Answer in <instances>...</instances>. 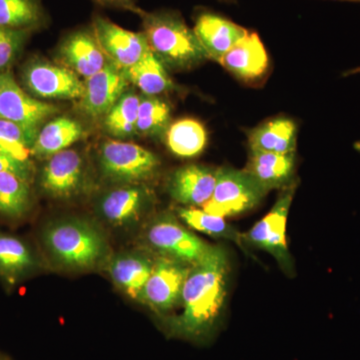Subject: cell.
I'll return each instance as SVG.
<instances>
[{
  "label": "cell",
  "mask_w": 360,
  "mask_h": 360,
  "mask_svg": "<svg viewBox=\"0 0 360 360\" xmlns=\"http://www.w3.org/2000/svg\"><path fill=\"white\" fill-rule=\"evenodd\" d=\"M172 110L160 96L141 94L136 120V134L141 136L163 137L170 127Z\"/></svg>",
  "instance_id": "484cf974"
},
{
  "label": "cell",
  "mask_w": 360,
  "mask_h": 360,
  "mask_svg": "<svg viewBox=\"0 0 360 360\" xmlns=\"http://www.w3.org/2000/svg\"><path fill=\"white\" fill-rule=\"evenodd\" d=\"M193 32L206 58L219 63L224 54L243 39L248 30L224 16L205 11L196 16Z\"/></svg>",
  "instance_id": "9a60e30c"
},
{
  "label": "cell",
  "mask_w": 360,
  "mask_h": 360,
  "mask_svg": "<svg viewBox=\"0 0 360 360\" xmlns=\"http://www.w3.org/2000/svg\"><path fill=\"white\" fill-rule=\"evenodd\" d=\"M84 135V127L79 122L68 116H59L39 129L33 142L32 155L47 160L65 150Z\"/></svg>",
  "instance_id": "44dd1931"
},
{
  "label": "cell",
  "mask_w": 360,
  "mask_h": 360,
  "mask_svg": "<svg viewBox=\"0 0 360 360\" xmlns=\"http://www.w3.org/2000/svg\"><path fill=\"white\" fill-rule=\"evenodd\" d=\"M23 84L35 97L58 101H79L84 80L70 68L44 59H35L23 70Z\"/></svg>",
  "instance_id": "ba28073f"
},
{
  "label": "cell",
  "mask_w": 360,
  "mask_h": 360,
  "mask_svg": "<svg viewBox=\"0 0 360 360\" xmlns=\"http://www.w3.org/2000/svg\"><path fill=\"white\" fill-rule=\"evenodd\" d=\"M153 264L137 255H122L110 262V272L116 285L134 300H141Z\"/></svg>",
  "instance_id": "603a6c76"
},
{
  "label": "cell",
  "mask_w": 360,
  "mask_h": 360,
  "mask_svg": "<svg viewBox=\"0 0 360 360\" xmlns=\"http://www.w3.org/2000/svg\"><path fill=\"white\" fill-rule=\"evenodd\" d=\"M167 148L179 158H194L205 148L207 134L200 122L191 118L177 120L168 127Z\"/></svg>",
  "instance_id": "cb8c5ba5"
},
{
  "label": "cell",
  "mask_w": 360,
  "mask_h": 360,
  "mask_svg": "<svg viewBox=\"0 0 360 360\" xmlns=\"http://www.w3.org/2000/svg\"><path fill=\"white\" fill-rule=\"evenodd\" d=\"M44 20L40 0H0V26L30 30Z\"/></svg>",
  "instance_id": "f1b7e54d"
},
{
  "label": "cell",
  "mask_w": 360,
  "mask_h": 360,
  "mask_svg": "<svg viewBox=\"0 0 360 360\" xmlns=\"http://www.w3.org/2000/svg\"><path fill=\"white\" fill-rule=\"evenodd\" d=\"M295 191V181L281 189L270 212L250 231L243 233L245 245L269 252L288 274L292 272L293 265L286 240V224Z\"/></svg>",
  "instance_id": "277c9868"
},
{
  "label": "cell",
  "mask_w": 360,
  "mask_h": 360,
  "mask_svg": "<svg viewBox=\"0 0 360 360\" xmlns=\"http://www.w3.org/2000/svg\"><path fill=\"white\" fill-rule=\"evenodd\" d=\"M99 162L108 179L127 184L151 179L160 165V158L148 149L120 139H108L101 144Z\"/></svg>",
  "instance_id": "8992f818"
},
{
  "label": "cell",
  "mask_w": 360,
  "mask_h": 360,
  "mask_svg": "<svg viewBox=\"0 0 360 360\" xmlns=\"http://www.w3.org/2000/svg\"><path fill=\"white\" fill-rule=\"evenodd\" d=\"M34 265L27 246L13 236H0V276L8 283H15Z\"/></svg>",
  "instance_id": "4316f807"
},
{
  "label": "cell",
  "mask_w": 360,
  "mask_h": 360,
  "mask_svg": "<svg viewBox=\"0 0 360 360\" xmlns=\"http://www.w3.org/2000/svg\"><path fill=\"white\" fill-rule=\"evenodd\" d=\"M179 217L194 231L203 232L212 238L233 241L240 248H245L243 233L225 221L224 217L210 214L195 207L179 208Z\"/></svg>",
  "instance_id": "83f0119b"
},
{
  "label": "cell",
  "mask_w": 360,
  "mask_h": 360,
  "mask_svg": "<svg viewBox=\"0 0 360 360\" xmlns=\"http://www.w3.org/2000/svg\"><path fill=\"white\" fill-rule=\"evenodd\" d=\"M341 1H356V2H360V0H341Z\"/></svg>",
  "instance_id": "74e56055"
},
{
  "label": "cell",
  "mask_w": 360,
  "mask_h": 360,
  "mask_svg": "<svg viewBox=\"0 0 360 360\" xmlns=\"http://www.w3.org/2000/svg\"><path fill=\"white\" fill-rule=\"evenodd\" d=\"M297 127L293 120L276 117L266 120L248 134L250 150L290 155L295 153Z\"/></svg>",
  "instance_id": "ffe728a7"
},
{
  "label": "cell",
  "mask_w": 360,
  "mask_h": 360,
  "mask_svg": "<svg viewBox=\"0 0 360 360\" xmlns=\"http://www.w3.org/2000/svg\"><path fill=\"white\" fill-rule=\"evenodd\" d=\"M47 250L65 266L86 269L96 264L105 252L101 232L82 220L56 222L44 233Z\"/></svg>",
  "instance_id": "3957f363"
},
{
  "label": "cell",
  "mask_w": 360,
  "mask_h": 360,
  "mask_svg": "<svg viewBox=\"0 0 360 360\" xmlns=\"http://www.w3.org/2000/svg\"><path fill=\"white\" fill-rule=\"evenodd\" d=\"M122 70L110 63L103 70L84 80L79 108L84 115L97 120L105 117L129 87Z\"/></svg>",
  "instance_id": "7c38bea8"
},
{
  "label": "cell",
  "mask_w": 360,
  "mask_h": 360,
  "mask_svg": "<svg viewBox=\"0 0 360 360\" xmlns=\"http://www.w3.org/2000/svg\"><path fill=\"white\" fill-rule=\"evenodd\" d=\"M153 200V193L141 184H127L106 194L101 202L104 219L113 224L135 221Z\"/></svg>",
  "instance_id": "d6986e66"
},
{
  "label": "cell",
  "mask_w": 360,
  "mask_h": 360,
  "mask_svg": "<svg viewBox=\"0 0 360 360\" xmlns=\"http://www.w3.org/2000/svg\"><path fill=\"white\" fill-rule=\"evenodd\" d=\"M30 203V182L11 172H0V213L22 217Z\"/></svg>",
  "instance_id": "f546056e"
},
{
  "label": "cell",
  "mask_w": 360,
  "mask_h": 360,
  "mask_svg": "<svg viewBox=\"0 0 360 360\" xmlns=\"http://www.w3.org/2000/svg\"><path fill=\"white\" fill-rule=\"evenodd\" d=\"M37 135L32 134L20 125L0 118V151L16 160L30 162L33 142Z\"/></svg>",
  "instance_id": "4dcf8cb0"
},
{
  "label": "cell",
  "mask_w": 360,
  "mask_h": 360,
  "mask_svg": "<svg viewBox=\"0 0 360 360\" xmlns=\"http://www.w3.org/2000/svg\"><path fill=\"white\" fill-rule=\"evenodd\" d=\"M91 27L106 58L120 70L135 65L150 51L143 32H130L101 15L94 16Z\"/></svg>",
  "instance_id": "30bf717a"
},
{
  "label": "cell",
  "mask_w": 360,
  "mask_h": 360,
  "mask_svg": "<svg viewBox=\"0 0 360 360\" xmlns=\"http://www.w3.org/2000/svg\"><path fill=\"white\" fill-rule=\"evenodd\" d=\"M28 32L0 26V72L6 71L18 56L27 39Z\"/></svg>",
  "instance_id": "1f68e13d"
},
{
  "label": "cell",
  "mask_w": 360,
  "mask_h": 360,
  "mask_svg": "<svg viewBox=\"0 0 360 360\" xmlns=\"http://www.w3.org/2000/svg\"><path fill=\"white\" fill-rule=\"evenodd\" d=\"M122 73L129 84L137 87L144 96H158L175 89L167 68L151 51L139 63L122 70Z\"/></svg>",
  "instance_id": "7402d4cb"
},
{
  "label": "cell",
  "mask_w": 360,
  "mask_h": 360,
  "mask_svg": "<svg viewBox=\"0 0 360 360\" xmlns=\"http://www.w3.org/2000/svg\"><path fill=\"white\" fill-rule=\"evenodd\" d=\"M58 53L60 65L84 79L103 70L110 63L91 26L79 28L66 35L59 45Z\"/></svg>",
  "instance_id": "4fadbf2b"
},
{
  "label": "cell",
  "mask_w": 360,
  "mask_h": 360,
  "mask_svg": "<svg viewBox=\"0 0 360 360\" xmlns=\"http://www.w3.org/2000/svg\"><path fill=\"white\" fill-rule=\"evenodd\" d=\"M148 241L161 257L189 265L200 262L210 248L169 214L162 215L149 227Z\"/></svg>",
  "instance_id": "9c48e42d"
},
{
  "label": "cell",
  "mask_w": 360,
  "mask_h": 360,
  "mask_svg": "<svg viewBox=\"0 0 360 360\" xmlns=\"http://www.w3.org/2000/svg\"><path fill=\"white\" fill-rule=\"evenodd\" d=\"M217 169L191 165L175 170L168 181L174 200L188 207L203 206L210 200L217 184Z\"/></svg>",
  "instance_id": "2e32d148"
},
{
  "label": "cell",
  "mask_w": 360,
  "mask_h": 360,
  "mask_svg": "<svg viewBox=\"0 0 360 360\" xmlns=\"http://www.w3.org/2000/svg\"><path fill=\"white\" fill-rule=\"evenodd\" d=\"M58 111V106L26 94L11 72H0V118L16 123L37 136L45 120Z\"/></svg>",
  "instance_id": "52a82bcc"
},
{
  "label": "cell",
  "mask_w": 360,
  "mask_h": 360,
  "mask_svg": "<svg viewBox=\"0 0 360 360\" xmlns=\"http://www.w3.org/2000/svg\"><path fill=\"white\" fill-rule=\"evenodd\" d=\"M141 18L150 51L167 70H191L207 58L193 30L176 11H144Z\"/></svg>",
  "instance_id": "7a4b0ae2"
},
{
  "label": "cell",
  "mask_w": 360,
  "mask_h": 360,
  "mask_svg": "<svg viewBox=\"0 0 360 360\" xmlns=\"http://www.w3.org/2000/svg\"><path fill=\"white\" fill-rule=\"evenodd\" d=\"M266 193L245 169L217 168L214 191L202 210L224 219L236 217L259 205Z\"/></svg>",
  "instance_id": "5b68a950"
},
{
  "label": "cell",
  "mask_w": 360,
  "mask_h": 360,
  "mask_svg": "<svg viewBox=\"0 0 360 360\" xmlns=\"http://www.w3.org/2000/svg\"><path fill=\"white\" fill-rule=\"evenodd\" d=\"M84 179L82 155L68 148L49 158L42 170L41 187L52 198H70L82 188Z\"/></svg>",
  "instance_id": "5bb4252c"
},
{
  "label": "cell",
  "mask_w": 360,
  "mask_h": 360,
  "mask_svg": "<svg viewBox=\"0 0 360 360\" xmlns=\"http://www.w3.org/2000/svg\"><path fill=\"white\" fill-rule=\"evenodd\" d=\"M96 4L108 8L120 9V11H130L141 16L144 11L137 4L136 0H94Z\"/></svg>",
  "instance_id": "836d02e7"
},
{
  "label": "cell",
  "mask_w": 360,
  "mask_h": 360,
  "mask_svg": "<svg viewBox=\"0 0 360 360\" xmlns=\"http://www.w3.org/2000/svg\"><path fill=\"white\" fill-rule=\"evenodd\" d=\"M0 360H11L6 355L0 354Z\"/></svg>",
  "instance_id": "8d00e7d4"
},
{
  "label": "cell",
  "mask_w": 360,
  "mask_h": 360,
  "mask_svg": "<svg viewBox=\"0 0 360 360\" xmlns=\"http://www.w3.org/2000/svg\"><path fill=\"white\" fill-rule=\"evenodd\" d=\"M191 265L160 257L153 264L141 300L156 311L172 309L181 300L182 290Z\"/></svg>",
  "instance_id": "8fae6325"
},
{
  "label": "cell",
  "mask_w": 360,
  "mask_h": 360,
  "mask_svg": "<svg viewBox=\"0 0 360 360\" xmlns=\"http://www.w3.org/2000/svg\"><path fill=\"white\" fill-rule=\"evenodd\" d=\"M229 274L224 248L210 245L205 257L189 270L180 300L182 312L172 321L174 335L201 340L214 330L224 310Z\"/></svg>",
  "instance_id": "6da1fadb"
},
{
  "label": "cell",
  "mask_w": 360,
  "mask_h": 360,
  "mask_svg": "<svg viewBox=\"0 0 360 360\" xmlns=\"http://www.w3.org/2000/svg\"><path fill=\"white\" fill-rule=\"evenodd\" d=\"M141 96L127 90L104 117L106 131L115 139H127L136 134L137 113Z\"/></svg>",
  "instance_id": "d4e9b609"
},
{
  "label": "cell",
  "mask_w": 360,
  "mask_h": 360,
  "mask_svg": "<svg viewBox=\"0 0 360 360\" xmlns=\"http://www.w3.org/2000/svg\"><path fill=\"white\" fill-rule=\"evenodd\" d=\"M356 73H360V68H354V70L345 71L343 73V77H349V75H356Z\"/></svg>",
  "instance_id": "e575fe53"
},
{
  "label": "cell",
  "mask_w": 360,
  "mask_h": 360,
  "mask_svg": "<svg viewBox=\"0 0 360 360\" xmlns=\"http://www.w3.org/2000/svg\"><path fill=\"white\" fill-rule=\"evenodd\" d=\"M354 148L355 150L357 151V153H360V141L355 142V143L354 144Z\"/></svg>",
  "instance_id": "d590c367"
},
{
  "label": "cell",
  "mask_w": 360,
  "mask_h": 360,
  "mask_svg": "<svg viewBox=\"0 0 360 360\" xmlns=\"http://www.w3.org/2000/svg\"><path fill=\"white\" fill-rule=\"evenodd\" d=\"M0 172H11L30 182L32 179V165L30 162L16 160L0 151Z\"/></svg>",
  "instance_id": "d6a6232c"
},
{
  "label": "cell",
  "mask_w": 360,
  "mask_h": 360,
  "mask_svg": "<svg viewBox=\"0 0 360 360\" xmlns=\"http://www.w3.org/2000/svg\"><path fill=\"white\" fill-rule=\"evenodd\" d=\"M220 65L234 77L243 82H255L269 70V59L257 32H248L224 54Z\"/></svg>",
  "instance_id": "e0dca14e"
},
{
  "label": "cell",
  "mask_w": 360,
  "mask_h": 360,
  "mask_svg": "<svg viewBox=\"0 0 360 360\" xmlns=\"http://www.w3.org/2000/svg\"><path fill=\"white\" fill-rule=\"evenodd\" d=\"M245 170L267 193L271 189H283L295 181V153L250 150Z\"/></svg>",
  "instance_id": "ac0fdd59"
}]
</instances>
